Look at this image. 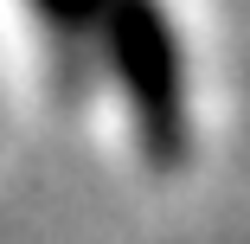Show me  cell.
I'll return each instance as SVG.
<instances>
[{"label": "cell", "mask_w": 250, "mask_h": 244, "mask_svg": "<svg viewBox=\"0 0 250 244\" xmlns=\"http://www.w3.org/2000/svg\"><path fill=\"white\" fill-rule=\"evenodd\" d=\"M96 65H109L141 155L154 167H180L192 155V90H186V45L173 32L167 0H103Z\"/></svg>", "instance_id": "cell-1"}, {"label": "cell", "mask_w": 250, "mask_h": 244, "mask_svg": "<svg viewBox=\"0 0 250 244\" xmlns=\"http://www.w3.org/2000/svg\"><path fill=\"white\" fill-rule=\"evenodd\" d=\"M39 39H45V84H52L64 103L90 90L96 77V26H103V0H26Z\"/></svg>", "instance_id": "cell-2"}]
</instances>
